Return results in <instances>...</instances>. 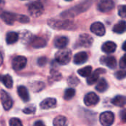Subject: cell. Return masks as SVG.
Returning <instances> with one entry per match:
<instances>
[{"label": "cell", "instance_id": "21", "mask_svg": "<svg viewBox=\"0 0 126 126\" xmlns=\"http://www.w3.org/2000/svg\"><path fill=\"white\" fill-rule=\"evenodd\" d=\"M68 41H69V40L66 37H64V36L59 37V38H56V40L55 41V47H57L58 49H63L67 46Z\"/></svg>", "mask_w": 126, "mask_h": 126}, {"label": "cell", "instance_id": "39", "mask_svg": "<svg viewBox=\"0 0 126 126\" xmlns=\"http://www.w3.org/2000/svg\"><path fill=\"white\" fill-rule=\"evenodd\" d=\"M120 66L123 69H125L126 67V55H124L122 58L120 59Z\"/></svg>", "mask_w": 126, "mask_h": 126}, {"label": "cell", "instance_id": "11", "mask_svg": "<svg viewBox=\"0 0 126 126\" xmlns=\"http://www.w3.org/2000/svg\"><path fill=\"white\" fill-rule=\"evenodd\" d=\"M90 30L98 36H103L106 33L105 26L101 22H94L90 27Z\"/></svg>", "mask_w": 126, "mask_h": 126}, {"label": "cell", "instance_id": "1", "mask_svg": "<svg viewBox=\"0 0 126 126\" xmlns=\"http://www.w3.org/2000/svg\"><path fill=\"white\" fill-rule=\"evenodd\" d=\"M93 1H94V0H86L83 3L78 4L75 7H72L71 9L63 12L61 16L63 18H74L75 16H78V14L83 13L84 11L88 10L89 7H90V6L92 4Z\"/></svg>", "mask_w": 126, "mask_h": 126}, {"label": "cell", "instance_id": "32", "mask_svg": "<svg viewBox=\"0 0 126 126\" xmlns=\"http://www.w3.org/2000/svg\"><path fill=\"white\" fill-rule=\"evenodd\" d=\"M79 80L78 79V78L75 75H71L69 78H68V84L69 86H76L78 83H79Z\"/></svg>", "mask_w": 126, "mask_h": 126}, {"label": "cell", "instance_id": "34", "mask_svg": "<svg viewBox=\"0 0 126 126\" xmlns=\"http://www.w3.org/2000/svg\"><path fill=\"white\" fill-rule=\"evenodd\" d=\"M9 125L10 126H22V123L18 118H11L9 122Z\"/></svg>", "mask_w": 126, "mask_h": 126}, {"label": "cell", "instance_id": "20", "mask_svg": "<svg viewBox=\"0 0 126 126\" xmlns=\"http://www.w3.org/2000/svg\"><path fill=\"white\" fill-rule=\"evenodd\" d=\"M0 81L3 83V84L7 89H11L13 87V81L10 75H0Z\"/></svg>", "mask_w": 126, "mask_h": 126}, {"label": "cell", "instance_id": "2", "mask_svg": "<svg viewBox=\"0 0 126 126\" xmlns=\"http://www.w3.org/2000/svg\"><path fill=\"white\" fill-rule=\"evenodd\" d=\"M48 24L50 27L56 30H75L76 25L70 20H49Z\"/></svg>", "mask_w": 126, "mask_h": 126}, {"label": "cell", "instance_id": "29", "mask_svg": "<svg viewBox=\"0 0 126 126\" xmlns=\"http://www.w3.org/2000/svg\"><path fill=\"white\" fill-rule=\"evenodd\" d=\"M75 94V90L74 89H72V88H69V89H66V91L64 92L63 98L66 100H69L72 98H73Z\"/></svg>", "mask_w": 126, "mask_h": 126}, {"label": "cell", "instance_id": "12", "mask_svg": "<svg viewBox=\"0 0 126 126\" xmlns=\"http://www.w3.org/2000/svg\"><path fill=\"white\" fill-rule=\"evenodd\" d=\"M99 101H100V98L94 92H89L84 97V103L87 106H94L97 104Z\"/></svg>", "mask_w": 126, "mask_h": 126}, {"label": "cell", "instance_id": "35", "mask_svg": "<svg viewBox=\"0 0 126 126\" xmlns=\"http://www.w3.org/2000/svg\"><path fill=\"white\" fill-rule=\"evenodd\" d=\"M51 78L53 80H59L61 79L62 78V75L58 72H56V71H51Z\"/></svg>", "mask_w": 126, "mask_h": 126}, {"label": "cell", "instance_id": "7", "mask_svg": "<svg viewBox=\"0 0 126 126\" xmlns=\"http://www.w3.org/2000/svg\"><path fill=\"white\" fill-rule=\"evenodd\" d=\"M93 41H94V39L91 35H89V34L83 33L79 36L78 44L79 47H89L90 46H92Z\"/></svg>", "mask_w": 126, "mask_h": 126}, {"label": "cell", "instance_id": "25", "mask_svg": "<svg viewBox=\"0 0 126 126\" xmlns=\"http://www.w3.org/2000/svg\"><path fill=\"white\" fill-rule=\"evenodd\" d=\"M20 38H21V40L22 43L28 44V43H30V41L32 39V34L30 31L24 30V31H23L21 32Z\"/></svg>", "mask_w": 126, "mask_h": 126}, {"label": "cell", "instance_id": "41", "mask_svg": "<svg viewBox=\"0 0 126 126\" xmlns=\"http://www.w3.org/2000/svg\"><path fill=\"white\" fill-rule=\"evenodd\" d=\"M34 126H44V123L42 121H41V120H38V121H37V122H35V123H34Z\"/></svg>", "mask_w": 126, "mask_h": 126}, {"label": "cell", "instance_id": "16", "mask_svg": "<svg viewBox=\"0 0 126 126\" xmlns=\"http://www.w3.org/2000/svg\"><path fill=\"white\" fill-rule=\"evenodd\" d=\"M88 54L86 52H80L77 53L73 58L74 63L77 65H81L86 63L88 60Z\"/></svg>", "mask_w": 126, "mask_h": 126}, {"label": "cell", "instance_id": "31", "mask_svg": "<svg viewBox=\"0 0 126 126\" xmlns=\"http://www.w3.org/2000/svg\"><path fill=\"white\" fill-rule=\"evenodd\" d=\"M36 111V107L34 105H30L23 109V112L26 114H33Z\"/></svg>", "mask_w": 126, "mask_h": 126}, {"label": "cell", "instance_id": "13", "mask_svg": "<svg viewBox=\"0 0 126 126\" xmlns=\"http://www.w3.org/2000/svg\"><path fill=\"white\" fill-rule=\"evenodd\" d=\"M100 63L112 69L117 66V60L114 56H103L100 58Z\"/></svg>", "mask_w": 126, "mask_h": 126}, {"label": "cell", "instance_id": "27", "mask_svg": "<svg viewBox=\"0 0 126 126\" xmlns=\"http://www.w3.org/2000/svg\"><path fill=\"white\" fill-rule=\"evenodd\" d=\"M92 67L91 66H87L84 68L80 69L78 71V74L83 78H88L92 74Z\"/></svg>", "mask_w": 126, "mask_h": 126}, {"label": "cell", "instance_id": "40", "mask_svg": "<svg viewBox=\"0 0 126 126\" xmlns=\"http://www.w3.org/2000/svg\"><path fill=\"white\" fill-rule=\"evenodd\" d=\"M121 117H122V120L123 122H126V110H123L121 112Z\"/></svg>", "mask_w": 126, "mask_h": 126}, {"label": "cell", "instance_id": "5", "mask_svg": "<svg viewBox=\"0 0 126 126\" xmlns=\"http://www.w3.org/2000/svg\"><path fill=\"white\" fill-rule=\"evenodd\" d=\"M100 122L104 126H111L114 122V114L111 111L103 112L100 116Z\"/></svg>", "mask_w": 126, "mask_h": 126}, {"label": "cell", "instance_id": "24", "mask_svg": "<svg viewBox=\"0 0 126 126\" xmlns=\"http://www.w3.org/2000/svg\"><path fill=\"white\" fill-rule=\"evenodd\" d=\"M126 28V21L124 20H123V21H120V22H118L117 24L114 25V27H113V32L118 33V34H122V33L125 32Z\"/></svg>", "mask_w": 126, "mask_h": 126}, {"label": "cell", "instance_id": "28", "mask_svg": "<svg viewBox=\"0 0 126 126\" xmlns=\"http://www.w3.org/2000/svg\"><path fill=\"white\" fill-rule=\"evenodd\" d=\"M67 119L63 116H58L55 118L53 121V125L55 126H64L66 125Z\"/></svg>", "mask_w": 126, "mask_h": 126}, {"label": "cell", "instance_id": "3", "mask_svg": "<svg viewBox=\"0 0 126 126\" xmlns=\"http://www.w3.org/2000/svg\"><path fill=\"white\" fill-rule=\"evenodd\" d=\"M55 61L61 65H66L72 58V52L68 49H61L55 53Z\"/></svg>", "mask_w": 126, "mask_h": 126}, {"label": "cell", "instance_id": "15", "mask_svg": "<svg viewBox=\"0 0 126 126\" xmlns=\"http://www.w3.org/2000/svg\"><path fill=\"white\" fill-rule=\"evenodd\" d=\"M104 72H106V70L104 69H98L95 70L94 72H93L88 77L87 83L89 85H93L98 80L100 74L104 73Z\"/></svg>", "mask_w": 126, "mask_h": 126}, {"label": "cell", "instance_id": "26", "mask_svg": "<svg viewBox=\"0 0 126 126\" xmlns=\"http://www.w3.org/2000/svg\"><path fill=\"white\" fill-rule=\"evenodd\" d=\"M95 89L99 92H106L107 90V89H108V83L106 80V79L101 78L99 80V82H98L97 85L96 86Z\"/></svg>", "mask_w": 126, "mask_h": 126}, {"label": "cell", "instance_id": "36", "mask_svg": "<svg viewBox=\"0 0 126 126\" xmlns=\"http://www.w3.org/2000/svg\"><path fill=\"white\" fill-rule=\"evenodd\" d=\"M118 14L122 18H126V5H121L118 8Z\"/></svg>", "mask_w": 126, "mask_h": 126}, {"label": "cell", "instance_id": "42", "mask_svg": "<svg viewBox=\"0 0 126 126\" xmlns=\"http://www.w3.org/2000/svg\"><path fill=\"white\" fill-rule=\"evenodd\" d=\"M2 63H3V58H2V55L0 52V66L2 65Z\"/></svg>", "mask_w": 126, "mask_h": 126}, {"label": "cell", "instance_id": "17", "mask_svg": "<svg viewBox=\"0 0 126 126\" xmlns=\"http://www.w3.org/2000/svg\"><path fill=\"white\" fill-rule=\"evenodd\" d=\"M31 45L34 48H42L47 45V41L44 38L41 37H34L30 41Z\"/></svg>", "mask_w": 126, "mask_h": 126}, {"label": "cell", "instance_id": "30", "mask_svg": "<svg viewBox=\"0 0 126 126\" xmlns=\"http://www.w3.org/2000/svg\"><path fill=\"white\" fill-rule=\"evenodd\" d=\"M44 88V84L42 82H35L32 84L31 89H32L33 92H41L43 89Z\"/></svg>", "mask_w": 126, "mask_h": 126}, {"label": "cell", "instance_id": "23", "mask_svg": "<svg viewBox=\"0 0 126 126\" xmlns=\"http://www.w3.org/2000/svg\"><path fill=\"white\" fill-rule=\"evenodd\" d=\"M126 97L123 95H117V97H115L114 98L111 100V103L119 107H123L126 105Z\"/></svg>", "mask_w": 126, "mask_h": 126}, {"label": "cell", "instance_id": "4", "mask_svg": "<svg viewBox=\"0 0 126 126\" xmlns=\"http://www.w3.org/2000/svg\"><path fill=\"white\" fill-rule=\"evenodd\" d=\"M44 11V5L41 1H33L31 4H30L28 6V12L30 15L34 18H37L41 16Z\"/></svg>", "mask_w": 126, "mask_h": 126}, {"label": "cell", "instance_id": "19", "mask_svg": "<svg viewBox=\"0 0 126 126\" xmlns=\"http://www.w3.org/2000/svg\"><path fill=\"white\" fill-rule=\"evenodd\" d=\"M17 92H18V94L19 97L24 102H28L30 100V94H29V92L26 87H24L23 86H18Z\"/></svg>", "mask_w": 126, "mask_h": 126}, {"label": "cell", "instance_id": "44", "mask_svg": "<svg viewBox=\"0 0 126 126\" xmlns=\"http://www.w3.org/2000/svg\"><path fill=\"white\" fill-rule=\"evenodd\" d=\"M65 1H72V0H65Z\"/></svg>", "mask_w": 126, "mask_h": 126}, {"label": "cell", "instance_id": "9", "mask_svg": "<svg viewBox=\"0 0 126 126\" xmlns=\"http://www.w3.org/2000/svg\"><path fill=\"white\" fill-rule=\"evenodd\" d=\"M114 2L113 0H101L98 4V10L103 13H107L113 10L114 7Z\"/></svg>", "mask_w": 126, "mask_h": 126}, {"label": "cell", "instance_id": "18", "mask_svg": "<svg viewBox=\"0 0 126 126\" xmlns=\"http://www.w3.org/2000/svg\"><path fill=\"white\" fill-rule=\"evenodd\" d=\"M117 49V44L113 41H107L102 46V51L105 53H113Z\"/></svg>", "mask_w": 126, "mask_h": 126}, {"label": "cell", "instance_id": "14", "mask_svg": "<svg viewBox=\"0 0 126 126\" xmlns=\"http://www.w3.org/2000/svg\"><path fill=\"white\" fill-rule=\"evenodd\" d=\"M56 106H57V100L55 98H52V97H49V98L45 99L40 104L41 109H45V110L55 108Z\"/></svg>", "mask_w": 126, "mask_h": 126}, {"label": "cell", "instance_id": "33", "mask_svg": "<svg viewBox=\"0 0 126 126\" xmlns=\"http://www.w3.org/2000/svg\"><path fill=\"white\" fill-rule=\"evenodd\" d=\"M16 21H18L20 23L26 24V23H28L30 21V18L28 16H24V15H17Z\"/></svg>", "mask_w": 126, "mask_h": 126}, {"label": "cell", "instance_id": "38", "mask_svg": "<svg viewBox=\"0 0 126 126\" xmlns=\"http://www.w3.org/2000/svg\"><path fill=\"white\" fill-rule=\"evenodd\" d=\"M47 63V58L45 57H41V58H38V63L41 66L46 65Z\"/></svg>", "mask_w": 126, "mask_h": 126}, {"label": "cell", "instance_id": "8", "mask_svg": "<svg viewBox=\"0 0 126 126\" xmlns=\"http://www.w3.org/2000/svg\"><path fill=\"white\" fill-rule=\"evenodd\" d=\"M1 94V103L5 111L10 110L13 106V100L11 97L9 96V94L4 90H1L0 92Z\"/></svg>", "mask_w": 126, "mask_h": 126}, {"label": "cell", "instance_id": "43", "mask_svg": "<svg viewBox=\"0 0 126 126\" xmlns=\"http://www.w3.org/2000/svg\"><path fill=\"white\" fill-rule=\"evenodd\" d=\"M126 41H125V42L123 43V49L124 51H126Z\"/></svg>", "mask_w": 126, "mask_h": 126}, {"label": "cell", "instance_id": "37", "mask_svg": "<svg viewBox=\"0 0 126 126\" xmlns=\"http://www.w3.org/2000/svg\"><path fill=\"white\" fill-rule=\"evenodd\" d=\"M126 71L125 70H123V71H118L116 72L115 74V76L116 78L118 79V80H123L126 78Z\"/></svg>", "mask_w": 126, "mask_h": 126}, {"label": "cell", "instance_id": "22", "mask_svg": "<svg viewBox=\"0 0 126 126\" xmlns=\"http://www.w3.org/2000/svg\"><path fill=\"white\" fill-rule=\"evenodd\" d=\"M18 40V34L16 32H9L6 35V42L7 44H13Z\"/></svg>", "mask_w": 126, "mask_h": 126}, {"label": "cell", "instance_id": "6", "mask_svg": "<svg viewBox=\"0 0 126 126\" xmlns=\"http://www.w3.org/2000/svg\"><path fill=\"white\" fill-rule=\"evenodd\" d=\"M27 63V58L24 56L19 55L14 58V59L12 61V66L14 70L20 71L26 66Z\"/></svg>", "mask_w": 126, "mask_h": 126}, {"label": "cell", "instance_id": "10", "mask_svg": "<svg viewBox=\"0 0 126 126\" xmlns=\"http://www.w3.org/2000/svg\"><path fill=\"white\" fill-rule=\"evenodd\" d=\"M0 18L5 24L8 25H13L14 22L16 21L17 15L16 13H13L10 12H3L1 13Z\"/></svg>", "mask_w": 126, "mask_h": 126}]
</instances>
